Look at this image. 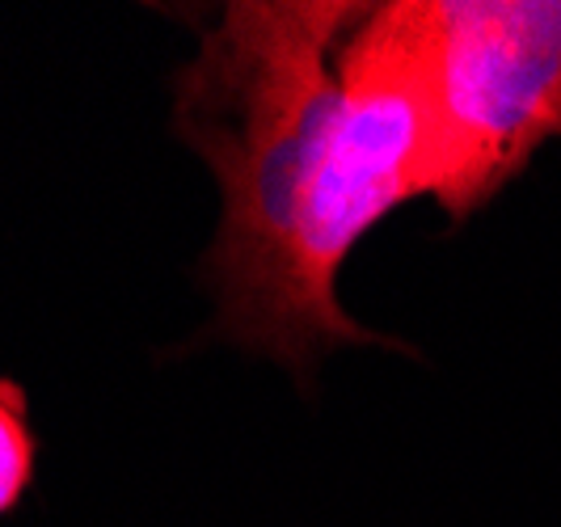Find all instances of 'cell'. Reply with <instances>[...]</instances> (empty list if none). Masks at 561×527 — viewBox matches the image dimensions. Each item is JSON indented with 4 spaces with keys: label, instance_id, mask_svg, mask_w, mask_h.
Segmentation results:
<instances>
[{
    "label": "cell",
    "instance_id": "obj_1",
    "mask_svg": "<svg viewBox=\"0 0 561 527\" xmlns=\"http://www.w3.org/2000/svg\"><path fill=\"white\" fill-rule=\"evenodd\" d=\"M169 127L216 173L220 224L198 262L211 325L309 389L317 363L397 337L359 325L342 266L431 191V0H241L169 77Z\"/></svg>",
    "mask_w": 561,
    "mask_h": 527
},
{
    "label": "cell",
    "instance_id": "obj_2",
    "mask_svg": "<svg viewBox=\"0 0 561 527\" xmlns=\"http://www.w3.org/2000/svg\"><path fill=\"white\" fill-rule=\"evenodd\" d=\"M431 191L469 220L561 139V0H431Z\"/></svg>",
    "mask_w": 561,
    "mask_h": 527
},
{
    "label": "cell",
    "instance_id": "obj_3",
    "mask_svg": "<svg viewBox=\"0 0 561 527\" xmlns=\"http://www.w3.org/2000/svg\"><path fill=\"white\" fill-rule=\"evenodd\" d=\"M38 472V431L30 397L13 376H0V515L18 511Z\"/></svg>",
    "mask_w": 561,
    "mask_h": 527
}]
</instances>
